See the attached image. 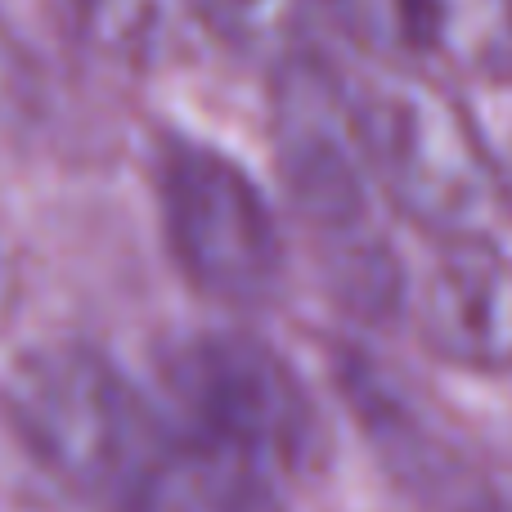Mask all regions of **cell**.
Returning a JSON list of instances; mask_svg holds the SVG:
<instances>
[{"mask_svg":"<svg viewBox=\"0 0 512 512\" xmlns=\"http://www.w3.org/2000/svg\"><path fill=\"white\" fill-rule=\"evenodd\" d=\"M5 418L59 481L122 504L162 445V427L131 382L81 342L27 351L5 373Z\"/></svg>","mask_w":512,"mask_h":512,"instance_id":"obj_3","label":"cell"},{"mask_svg":"<svg viewBox=\"0 0 512 512\" xmlns=\"http://www.w3.org/2000/svg\"><path fill=\"white\" fill-rule=\"evenodd\" d=\"M274 149L288 203L319 248L328 288L360 319H391L405 279L391 239L373 221L355 86L319 54H292L274 77Z\"/></svg>","mask_w":512,"mask_h":512,"instance_id":"obj_1","label":"cell"},{"mask_svg":"<svg viewBox=\"0 0 512 512\" xmlns=\"http://www.w3.org/2000/svg\"><path fill=\"white\" fill-rule=\"evenodd\" d=\"M418 50L468 77H512V0H396Z\"/></svg>","mask_w":512,"mask_h":512,"instance_id":"obj_8","label":"cell"},{"mask_svg":"<svg viewBox=\"0 0 512 512\" xmlns=\"http://www.w3.org/2000/svg\"><path fill=\"white\" fill-rule=\"evenodd\" d=\"M36 99H41V81H36V63L23 50L14 32L0 18V144L18 140L27 131L36 113Z\"/></svg>","mask_w":512,"mask_h":512,"instance_id":"obj_10","label":"cell"},{"mask_svg":"<svg viewBox=\"0 0 512 512\" xmlns=\"http://www.w3.org/2000/svg\"><path fill=\"white\" fill-rule=\"evenodd\" d=\"M158 203L180 274L221 306H265L283 288V234L261 185L198 140L158 153Z\"/></svg>","mask_w":512,"mask_h":512,"instance_id":"obj_5","label":"cell"},{"mask_svg":"<svg viewBox=\"0 0 512 512\" xmlns=\"http://www.w3.org/2000/svg\"><path fill=\"white\" fill-rule=\"evenodd\" d=\"M180 432L265 481L306 477L324 459V418L301 373L248 333H198L162 364Z\"/></svg>","mask_w":512,"mask_h":512,"instance_id":"obj_4","label":"cell"},{"mask_svg":"<svg viewBox=\"0 0 512 512\" xmlns=\"http://www.w3.org/2000/svg\"><path fill=\"white\" fill-rule=\"evenodd\" d=\"M355 126L373 185L436 239H495L508 185L477 126L450 95L418 77L355 86Z\"/></svg>","mask_w":512,"mask_h":512,"instance_id":"obj_2","label":"cell"},{"mask_svg":"<svg viewBox=\"0 0 512 512\" xmlns=\"http://www.w3.org/2000/svg\"><path fill=\"white\" fill-rule=\"evenodd\" d=\"M14 288H18V274H14V265H9V256L0 252V324H5V315L14 310Z\"/></svg>","mask_w":512,"mask_h":512,"instance_id":"obj_11","label":"cell"},{"mask_svg":"<svg viewBox=\"0 0 512 512\" xmlns=\"http://www.w3.org/2000/svg\"><path fill=\"white\" fill-rule=\"evenodd\" d=\"M270 481L189 432L162 436L140 477L122 495V512H270Z\"/></svg>","mask_w":512,"mask_h":512,"instance_id":"obj_7","label":"cell"},{"mask_svg":"<svg viewBox=\"0 0 512 512\" xmlns=\"http://www.w3.org/2000/svg\"><path fill=\"white\" fill-rule=\"evenodd\" d=\"M86 36L117 59H149L180 23V0H77Z\"/></svg>","mask_w":512,"mask_h":512,"instance_id":"obj_9","label":"cell"},{"mask_svg":"<svg viewBox=\"0 0 512 512\" xmlns=\"http://www.w3.org/2000/svg\"><path fill=\"white\" fill-rule=\"evenodd\" d=\"M423 346L481 378L512 373V256L495 239H441L414 301Z\"/></svg>","mask_w":512,"mask_h":512,"instance_id":"obj_6","label":"cell"}]
</instances>
